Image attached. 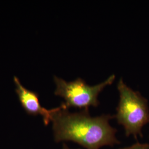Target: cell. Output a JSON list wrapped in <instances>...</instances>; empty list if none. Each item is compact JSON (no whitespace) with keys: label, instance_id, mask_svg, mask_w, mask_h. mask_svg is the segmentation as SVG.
Returning a JSON list of instances; mask_svg holds the SVG:
<instances>
[{"label":"cell","instance_id":"cell-2","mask_svg":"<svg viewBox=\"0 0 149 149\" xmlns=\"http://www.w3.org/2000/svg\"><path fill=\"white\" fill-rule=\"evenodd\" d=\"M117 88L119 101L115 117L118 123L124 127L127 136L142 137L143 128L149 123L148 100L139 92L127 86L122 78L119 81Z\"/></svg>","mask_w":149,"mask_h":149},{"label":"cell","instance_id":"cell-3","mask_svg":"<svg viewBox=\"0 0 149 149\" xmlns=\"http://www.w3.org/2000/svg\"><path fill=\"white\" fill-rule=\"evenodd\" d=\"M116 76L112 74L100 84L90 86L81 78L73 81H66L54 76L56 89L54 94L64 98L63 102L66 107L78 108L82 109H88L90 107H97L100 102L98 97L100 93L107 86L111 85Z\"/></svg>","mask_w":149,"mask_h":149},{"label":"cell","instance_id":"cell-5","mask_svg":"<svg viewBox=\"0 0 149 149\" xmlns=\"http://www.w3.org/2000/svg\"><path fill=\"white\" fill-rule=\"evenodd\" d=\"M119 149H149V144H142L140 143H137L130 146Z\"/></svg>","mask_w":149,"mask_h":149},{"label":"cell","instance_id":"cell-1","mask_svg":"<svg viewBox=\"0 0 149 149\" xmlns=\"http://www.w3.org/2000/svg\"><path fill=\"white\" fill-rule=\"evenodd\" d=\"M113 117L110 114L92 117L88 109L70 112L63 103L52 116L54 141H72L86 149L119 145L120 142L116 137L117 130L109 124Z\"/></svg>","mask_w":149,"mask_h":149},{"label":"cell","instance_id":"cell-6","mask_svg":"<svg viewBox=\"0 0 149 149\" xmlns=\"http://www.w3.org/2000/svg\"><path fill=\"white\" fill-rule=\"evenodd\" d=\"M62 149H70L69 147L66 145V144H65L64 143L63 144V148H62Z\"/></svg>","mask_w":149,"mask_h":149},{"label":"cell","instance_id":"cell-4","mask_svg":"<svg viewBox=\"0 0 149 149\" xmlns=\"http://www.w3.org/2000/svg\"><path fill=\"white\" fill-rule=\"evenodd\" d=\"M14 82L16 84V92L22 108L27 114L32 116L40 115L43 117V122L48 125L52 122V116L58 107L47 109L42 106L37 92L29 90L22 85L19 79L15 76Z\"/></svg>","mask_w":149,"mask_h":149}]
</instances>
